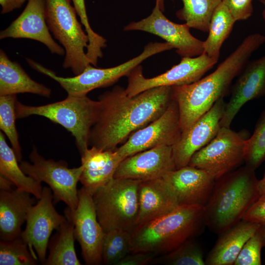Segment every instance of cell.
Here are the masks:
<instances>
[{"mask_svg": "<svg viewBox=\"0 0 265 265\" xmlns=\"http://www.w3.org/2000/svg\"><path fill=\"white\" fill-rule=\"evenodd\" d=\"M172 100L170 86L151 88L132 97L120 86L105 92L98 97L99 115L91 129L90 145L115 150L134 132L160 117Z\"/></svg>", "mask_w": 265, "mask_h": 265, "instance_id": "cell-1", "label": "cell"}, {"mask_svg": "<svg viewBox=\"0 0 265 265\" xmlns=\"http://www.w3.org/2000/svg\"><path fill=\"white\" fill-rule=\"evenodd\" d=\"M265 42V35L251 34L210 74L191 84L172 86V99L178 106L182 132L224 97L234 79Z\"/></svg>", "mask_w": 265, "mask_h": 265, "instance_id": "cell-2", "label": "cell"}, {"mask_svg": "<svg viewBox=\"0 0 265 265\" xmlns=\"http://www.w3.org/2000/svg\"><path fill=\"white\" fill-rule=\"evenodd\" d=\"M258 180L255 170L245 165L216 180L204 207L206 226L219 235L240 222L260 197Z\"/></svg>", "mask_w": 265, "mask_h": 265, "instance_id": "cell-3", "label": "cell"}, {"mask_svg": "<svg viewBox=\"0 0 265 265\" xmlns=\"http://www.w3.org/2000/svg\"><path fill=\"white\" fill-rule=\"evenodd\" d=\"M206 226L204 207L179 205L171 212L137 225L132 252L165 254L194 238Z\"/></svg>", "mask_w": 265, "mask_h": 265, "instance_id": "cell-4", "label": "cell"}, {"mask_svg": "<svg viewBox=\"0 0 265 265\" xmlns=\"http://www.w3.org/2000/svg\"><path fill=\"white\" fill-rule=\"evenodd\" d=\"M99 101L84 96H69L64 100L41 106H28L17 100V118L38 115L58 124L70 132L80 156L89 148L92 128L99 115Z\"/></svg>", "mask_w": 265, "mask_h": 265, "instance_id": "cell-5", "label": "cell"}, {"mask_svg": "<svg viewBox=\"0 0 265 265\" xmlns=\"http://www.w3.org/2000/svg\"><path fill=\"white\" fill-rule=\"evenodd\" d=\"M140 181L113 178L92 195L98 220L105 232L122 229L132 232L138 214Z\"/></svg>", "mask_w": 265, "mask_h": 265, "instance_id": "cell-6", "label": "cell"}, {"mask_svg": "<svg viewBox=\"0 0 265 265\" xmlns=\"http://www.w3.org/2000/svg\"><path fill=\"white\" fill-rule=\"evenodd\" d=\"M71 1L45 0V13L50 32L65 50L63 67L77 75L91 64L85 51L89 40Z\"/></svg>", "mask_w": 265, "mask_h": 265, "instance_id": "cell-7", "label": "cell"}, {"mask_svg": "<svg viewBox=\"0 0 265 265\" xmlns=\"http://www.w3.org/2000/svg\"><path fill=\"white\" fill-rule=\"evenodd\" d=\"M173 49L167 42L149 43L138 56L119 65L107 68H99L89 65L80 74L72 77H63L39 63L26 58L29 65L57 82L69 96L87 95L90 91L110 86L121 78L127 77L131 71L147 58L160 53Z\"/></svg>", "mask_w": 265, "mask_h": 265, "instance_id": "cell-8", "label": "cell"}, {"mask_svg": "<svg viewBox=\"0 0 265 265\" xmlns=\"http://www.w3.org/2000/svg\"><path fill=\"white\" fill-rule=\"evenodd\" d=\"M246 129L238 132L221 127L216 135L191 157L188 165L205 170L215 180L238 168L244 162Z\"/></svg>", "mask_w": 265, "mask_h": 265, "instance_id": "cell-9", "label": "cell"}, {"mask_svg": "<svg viewBox=\"0 0 265 265\" xmlns=\"http://www.w3.org/2000/svg\"><path fill=\"white\" fill-rule=\"evenodd\" d=\"M29 158L30 162L24 160L20 162L23 172L40 183H46L52 191L55 203L62 201L70 209H75L79 202L77 184L83 166L69 168L65 161L45 159L35 147Z\"/></svg>", "mask_w": 265, "mask_h": 265, "instance_id": "cell-10", "label": "cell"}, {"mask_svg": "<svg viewBox=\"0 0 265 265\" xmlns=\"http://www.w3.org/2000/svg\"><path fill=\"white\" fill-rule=\"evenodd\" d=\"M217 62L204 53L195 57H182L179 63L151 78L143 76L139 65L128 75V83L125 90L129 96L132 97L155 87L191 84L201 79Z\"/></svg>", "mask_w": 265, "mask_h": 265, "instance_id": "cell-11", "label": "cell"}, {"mask_svg": "<svg viewBox=\"0 0 265 265\" xmlns=\"http://www.w3.org/2000/svg\"><path fill=\"white\" fill-rule=\"evenodd\" d=\"M77 208L67 207L64 216L74 226L76 239L79 243L81 255L88 265L102 264V245L105 231L97 216L92 195L82 187L78 190Z\"/></svg>", "mask_w": 265, "mask_h": 265, "instance_id": "cell-12", "label": "cell"}, {"mask_svg": "<svg viewBox=\"0 0 265 265\" xmlns=\"http://www.w3.org/2000/svg\"><path fill=\"white\" fill-rule=\"evenodd\" d=\"M38 200L28 213L26 226L22 232L21 238L27 245L32 254L44 265L52 232L67 219L55 210L50 187L43 188L41 196Z\"/></svg>", "mask_w": 265, "mask_h": 265, "instance_id": "cell-13", "label": "cell"}, {"mask_svg": "<svg viewBox=\"0 0 265 265\" xmlns=\"http://www.w3.org/2000/svg\"><path fill=\"white\" fill-rule=\"evenodd\" d=\"M182 132L178 106L172 99L160 117L132 133L116 151L124 159L158 145L173 146L179 140Z\"/></svg>", "mask_w": 265, "mask_h": 265, "instance_id": "cell-14", "label": "cell"}, {"mask_svg": "<svg viewBox=\"0 0 265 265\" xmlns=\"http://www.w3.org/2000/svg\"><path fill=\"white\" fill-rule=\"evenodd\" d=\"M156 3L151 14L137 22H132L124 30H140L157 36L170 44L182 57H195L204 53V42L193 36L186 23L173 22L163 14Z\"/></svg>", "mask_w": 265, "mask_h": 265, "instance_id": "cell-15", "label": "cell"}, {"mask_svg": "<svg viewBox=\"0 0 265 265\" xmlns=\"http://www.w3.org/2000/svg\"><path fill=\"white\" fill-rule=\"evenodd\" d=\"M226 104L224 98L218 100L207 112L182 132L179 140L173 146L176 169L188 165L192 156L216 135L221 128L220 122Z\"/></svg>", "mask_w": 265, "mask_h": 265, "instance_id": "cell-16", "label": "cell"}, {"mask_svg": "<svg viewBox=\"0 0 265 265\" xmlns=\"http://www.w3.org/2000/svg\"><path fill=\"white\" fill-rule=\"evenodd\" d=\"M21 14L0 32V39L25 38L38 41L51 53L65 54L64 48L53 38L45 13V0H28Z\"/></svg>", "mask_w": 265, "mask_h": 265, "instance_id": "cell-17", "label": "cell"}, {"mask_svg": "<svg viewBox=\"0 0 265 265\" xmlns=\"http://www.w3.org/2000/svg\"><path fill=\"white\" fill-rule=\"evenodd\" d=\"M175 169L173 146L161 145L124 159L114 178L144 181L162 178Z\"/></svg>", "mask_w": 265, "mask_h": 265, "instance_id": "cell-18", "label": "cell"}, {"mask_svg": "<svg viewBox=\"0 0 265 265\" xmlns=\"http://www.w3.org/2000/svg\"><path fill=\"white\" fill-rule=\"evenodd\" d=\"M265 96V55L249 61L232 88L220 122V127L230 128L233 120L244 105Z\"/></svg>", "mask_w": 265, "mask_h": 265, "instance_id": "cell-19", "label": "cell"}, {"mask_svg": "<svg viewBox=\"0 0 265 265\" xmlns=\"http://www.w3.org/2000/svg\"><path fill=\"white\" fill-rule=\"evenodd\" d=\"M163 178L172 186L179 205L203 207L210 198L215 182L205 170L188 165L170 171Z\"/></svg>", "mask_w": 265, "mask_h": 265, "instance_id": "cell-20", "label": "cell"}, {"mask_svg": "<svg viewBox=\"0 0 265 265\" xmlns=\"http://www.w3.org/2000/svg\"><path fill=\"white\" fill-rule=\"evenodd\" d=\"M138 193L136 226L167 214L179 206L172 186L163 177L140 181Z\"/></svg>", "mask_w": 265, "mask_h": 265, "instance_id": "cell-21", "label": "cell"}, {"mask_svg": "<svg viewBox=\"0 0 265 265\" xmlns=\"http://www.w3.org/2000/svg\"><path fill=\"white\" fill-rule=\"evenodd\" d=\"M123 159L115 150H103L94 146L81 156L83 169L80 182L93 195L100 187L114 178L115 171Z\"/></svg>", "mask_w": 265, "mask_h": 265, "instance_id": "cell-22", "label": "cell"}, {"mask_svg": "<svg viewBox=\"0 0 265 265\" xmlns=\"http://www.w3.org/2000/svg\"><path fill=\"white\" fill-rule=\"evenodd\" d=\"M30 193L15 188L0 192V239L10 240L21 237V226L36 204Z\"/></svg>", "mask_w": 265, "mask_h": 265, "instance_id": "cell-23", "label": "cell"}, {"mask_svg": "<svg viewBox=\"0 0 265 265\" xmlns=\"http://www.w3.org/2000/svg\"><path fill=\"white\" fill-rule=\"evenodd\" d=\"M260 225L241 220L219 235L205 260L206 265H234L243 246Z\"/></svg>", "mask_w": 265, "mask_h": 265, "instance_id": "cell-24", "label": "cell"}, {"mask_svg": "<svg viewBox=\"0 0 265 265\" xmlns=\"http://www.w3.org/2000/svg\"><path fill=\"white\" fill-rule=\"evenodd\" d=\"M32 93L49 98L50 88L32 80L17 62L0 50V96Z\"/></svg>", "mask_w": 265, "mask_h": 265, "instance_id": "cell-25", "label": "cell"}, {"mask_svg": "<svg viewBox=\"0 0 265 265\" xmlns=\"http://www.w3.org/2000/svg\"><path fill=\"white\" fill-rule=\"evenodd\" d=\"M13 149L8 145L4 134L0 132V175L10 180L16 188L26 191L37 200L41 196V183L26 174L21 169Z\"/></svg>", "mask_w": 265, "mask_h": 265, "instance_id": "cell-26", "label": "cell"}, {"mask_svg": "<svg viewBox=\"0 0 265 265\" xmlns=\"http://www.w3.org/2000/svg\"><path fill=\"white\" fill-rule=\"evenodd\" d=\"M50 239L49 254L44 265H80L75 249L76 239L73 224L68 220L56 230Z\"/></svg>", "mask_w": 265, "mask_h": 265, "instance_id": "cell-27", "label": "cell"}, {"mask_svg": "<svg viewBox=\"0 0 265 265\" xmlns=\"http://www.w3.org/2000/svg\"><path fill=\"white\" fill-rule=\"evenodd\" d=\"M236 20L226 5L222 1L212 16L209 34L204 42V53L218 60L221 47L230 34Z\"/></svg>", "mask_w": 265, "mask_h": 265, "instance_id": "cell-28", "label": "cell"}, {"mask_svg": "<svg viewBox=\"0 0 265 265\" xmlns=\"http://www.w3.org/2000/svg\"><path fill=\"white\" fill-rule=\"evenodd\" d=\"M183 7L178 10L177 18L190 28L206 32L213 12L222 0H182Z\"/></svg>", "mask_w": 265, "mask_h": 265, "instance_id": "cell-29", "label": "cell"}, {"mask_svg": "<svg viewBox=\"0 0 265 265\" xmlns=\"http://www.w3.org/2000/svg\"><path fill=\"white\" fill-rule=\"evenodd\" d=\"M131 232L113 229L105 233L102 245V264L115 265L132 252Z\"/></svg>", "mask_w": 265, "mask_h": 265, "instance_id": "cell-30", "label": "cell"}, {"mask_svg": "<svg viewBox=\"0 0 265 265\" xmlns=\"http://www.w3.org/2000/svg\"><path fill=\"white\" fill-rule=\"evenodd\" d=\"M17 100L15 94L0 96V129L9 139L20 162L22 160V152L15 125Z\"/></svg>", "mask_w": 265, "mask_h": 265, "instance_id": "cell-31", "label": "cell"}, {"mask_svg": "<svg viewBox=\"0 0 265 265\" xmlns=\"http://www.w3.org/2000/svg\"><path fill=\"white\" fill-rule=\"evenodd\" d=\"M265 160V109L261 113L245 147V165L255 170Z\"/></svg>", "mask_w": 265, "mask_h": 265, "instance_id": "cell-32", "label": "cell"}, {"mask_svg": "<svg viewBox=\"0 0 265 265\" xmlns=\"http://www.w3.org/2000/svg\"><path fill=\"white\" fill-rule=\"evenodd\" d=\"M38 261L21 237L10 240H0V265H35Z\"/></svg>", "mask_w": 265, "mask_h": 265, "instance_id": "cell-33", "label": "cell"}, {"mask_svg": "<svg viewBox=\"0 0 265 265\" xmlns=\"http://www.w3.org/2000/svg\"><path fill=\"white\" fill-rule=\"evenodd\" d=\"M71 0L73 2V6L88 37V44L86 50V56L91 64L97 67L98 59L103 57L102 49L106 46V40L91 28L87 15L85 0Z\"/></svg>", "mask_w": 265, "mask_h": 265, "instance_id": "cell-34", "label": "cell"}, {"mask_svg": "<svg viewBox=\"0 0 265 265\" xmlns=\"http://www.w3.org/2000/svg\"><path fill=\"white\" fill-rule=\"evenodd\" d=\"M158 262L171 265H205L202 250L190 239L171 252L164 254Z\"/></svg>", "mask_w": 265, "mask_h": 265, "instance_id": "cell-35", "label": "cell"}, {"mask_svg": "<svg viewBox=\"0 0 265 265\" xmlns=\"http://www.w3.org/2000/svg\"><path fill=\"white\" fill-rule=\"evenodd\" d=\"M265 247V226L260 225L243 246L234 265H261V251Z\"/></svg>", "mask_w": 265, "mask_h": 265, "instance_id": "cell-36", "label": "cell"}, {"mask_svg": "<svg viewBox=\"0 0 265 265\" xmlns=\"http://www.w3.org/2000/svg\"><path fill=\"white\" fill-rule=\"evenodd\" d=\"M253 0H222L236 22L248 19L252 15Z\"/></svg>", "mask_w": 265, "mask_h": 265, "instance_id": "cell-37", "label": "cell"}, {"mask_svg": "<svg viewBox=\"0 0 265 265\" xmlns=\"http://www.w3.org/2000/svg\"><path fill=\"white\" fill-rule=\"evenodd\" d=\"M245 221L265 226V195L261 196L243 216Z\"/></svg>", "mask_w": 265, "mask_h": 265, "instance_id": "cell-38", "label": "cell"}, {"mask_svg": "<svg viewBox=\"0 0 265 265\" xmlns=\"http://www.w3.org/2000/svg\"><path fill=\"white\" fill-rule=\"evenodd\" d=\"M156 255L152 253L131 252L117 265H145L151 263Z\"/></svg>", "mask_w": 265, "mask_h": 265, "instance_id": "cell-39", "label": "cell"}, {"mask_svg": "<svg viewBox=\"0 0 265 265\" xmlns=\"http://www.w3.org/2000/svg\"><path fill=\"white\" fill-rule=\"evenodd\" d=\"M28 0H0L1 14H6L20 8Z\"/></svg>", "mask_w": 265, "mask_h": 265, "instance_id": "cell-40", "label": "cell"}, {"mask_svg": "<svg viewBox=\"0 0 265 265\" xmlns=\"http://www.w3.org/2000/svg\"><path fill=\"white\" fill-rule=\"evenodd\" d=\"M14 184L8 179L0 175V191H10L13 190Z\"/></svg>", "mask_w": 265, "mask_h": 265, "instance_id": "cell-41", "label": "cell"}, {"mask_svg": "<svg viewBox=\"0 0 265 265\" xmlns=\"http://www.w3.org/2000/svg\"><path fill=\"white\" fill-rule=\"evenodd\" d=\"M258 188L260 196L265 195V171L262 178L258 180Z\"/></svg>", "mask_w": 265, "mask_h": 265, "instance_id": "cell-42", "label": "cell"}, {"mask_svg": "<svg viewBox=\"0 0 265 265\" xmlns=\"http://www.w3.org/2000/svg\"><path fill=\"white\" fill-rule=\"evenodd\" d=\"M164 0H156V3L158 4L162 11L164 10Z\"/></svg>", "mask_w": 265, "mask_h": 265, "instance_id": "cell-43", "label": "cell"}, {"mask_svg": "<svg viewBox=\"0 0 265 265\" xmlns=\"http://www.w3.org/2000/svg\"><path fill=\"white\" fill-rule=\"evenodd\" d=\"M262 2L265 5V0H262ZM262 16H263V19L264 20V21L265 23V8H264V9L263 10L262 12Z\"/></svg>", "mask_w": 265, "mask_h": 265, "instance_id": "cell-44", "label": "cell"}]
</instances>
